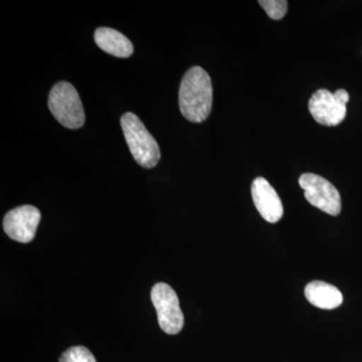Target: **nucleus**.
Instances as JSON below:
<instances>
[{
  "instance_id": "1",
  "label": "nucleus",
  "mask_w": 362,
  "mask_h": 362,
  "mask_svg": "<svg viewBox=\"0 0 362 362\" xmlns=\"http://www.w3.org/2000/svg\"><path fill=\"white\" fill-rule=\"evenodd\" d=\"M213 84L209 74L201 66H192L181 81V114L190 122H204L213 108Z\"/></svg>"
},
{
  "instance_id": "12",
  "label": "nucleus",
  "mask_w": 362,
  "mask_h": 362,
  "mask_svg": "<svg viewBox=\"0 0 362 362\" xmlns=\"http://www.w3.org/2000/svg\"><path fill=\"white\" fill-rule=\"evenodd\" d=\"M259 4L272 20H282L287 13L288 2L285 0H261Z\"/></svg>"
},
{
  "instance_id": "8",
  "label": "nucleus",
  "mask_w": 362,
  "mask_h": 362,
  "mask_svg": "<svg viewBox=\"0 0 362 362\" xmlns=\"http://www.w3.org/2000/svg\"><path fill=\"white\" fill-rule=\"evenodd\" d=\"M252 197L255 206L268 223H276L284 214L280 197L269 181L264 177H257L252 181Z\"/></svg>"
},
{
  "instance_id": "7",
  "label": "nucleus",
  "mask_w": 362,
  "mask_h": 362,
  "mask_svg": "<svg viewBox=\"0 0 362 362\" xmlns=\"http://www.w3.org/2000/svg\"><path fill=\"white\" fill-rule=\"evenodd\" d=\"M40 211L33 206L16 207L4 216V232L11 239L28 244L37 233L40 221Z\"/></svg>"
},
{
  "instance_id": "3",
  "label": "nucleus",
  "mask_w": 362,
  "mask_h": 362,
  "mask_svg": "<svg viewBox=\"0 0 362 362\" xmlns=\"http://www.w3.org/2000/svg\"><path fill=\"white\" fill-rule=\"evenodd\" d=\"M49 108L64 127L78 129L85 124L82 100L70 83L59 82L52 87L49 96Z\"/></svg>"
},
{
  "instance_id": "11",
  "label": "nucleus",
  "mask_w": 362,
  "mask_h": 362,
  "mask_svg": "<svg viewBox=\"0 0 362 362\" xmlns=\"http://www.w3.org/2000/svg\"><path fill=\"white\" fill-rule=\"evenodd\" d=\"M59 362H97L92 352L85 346H74L64 352Z\"/></svg>"
},
{
  "instance_id": "5",
  "label": "nucleus",
  "mask_w": 362,
  "mask_h": 362,
  "mask_svg": "<svg viewBox=\"0 0 362 362\" xmlns=\"http://www.w3.org/2000/svg\"><path fill=\"white\" fill-rule=\"evenodd\" d=\"M151 300L161 329L170 335L180 333L185 325V316L175 290L165 283H157L152 288Z\"/></svg>"
},
{
  "instance_id": "6",
  "label": "nucleus",
  "mask_w": 362,
  "mask_h": 362,
  "mask_svg": "<svg viewBox=\"0 0 362 362\" xmlns=\"http://www.w3.org/2000/svg\"><path fill=\"white\" fill-rule=\"evenodd\" d=\"M299 185L304 190L305 199L311 206L330 216H337L340 214L341 197L329 181L313 173H304L300 176Z\"/></svg>"
},
{
  "instance_id": "9",
  "label": "nucleus",
  "mask_w": 362,
  "mask_h": 362,
  "mask_svg": "<svg viewBox=\"0 0 362 362\" xmlns=\"http://www.w3.org/2000/svg\"><path fill=\"white\" fill-rule=\"evenodd\" d=\"M305 297L309 303L324 310L337 308L343 302V295L340 290L323 281H313L307 284L305 287Z\"/></svg>"
},
{
  "instance_id": "10",
  "label": "nucleus",
  "mask_w": 362,
  "mask_h": 362,
  "mask_svg": "<svg viewBox=\"0 0 362 362\" xmlns=\"http://www.w3.org/2000/svg\"><path fill=\"white\" fill-rule=\"evenodd\" d=\"M94 37L100 49L117 58H129L134 52L130 40L113 28H97Z\"/></svg>"
},
{
  "instance_id": "2",
  "label": "nucleus",
  "mask_w": 362,
  "mask_h": 362,
  "mask_svg": "<svg viewBox=\"0 0 362 362\" xmlns=\"http://www.w3.org/2000/svg\"><path fill=\"white\" fill-rule=\"evenodd\" d=\"M121 127L136 162L144 168H156L160 160V149L141 120L128 112L121 117Z\"/></svg>"
},
{
  "instance_id": "4",
  "label": "nucleus",
  "mask_w": 362,
  "mask_h": 362,
  "mask_svg": "<svg viewBox=\"0 0 362 362\" xmlns=\"http://www.w3.org/2000/svg\"><path fill=\"white\" fill-rule=\"evenodd\" d=\"M349 94L340 89L335 93L320 89L314 93L309 101V111L317 123L324 126H337L346 116Z\"/></svg>"
}]
</instances>
